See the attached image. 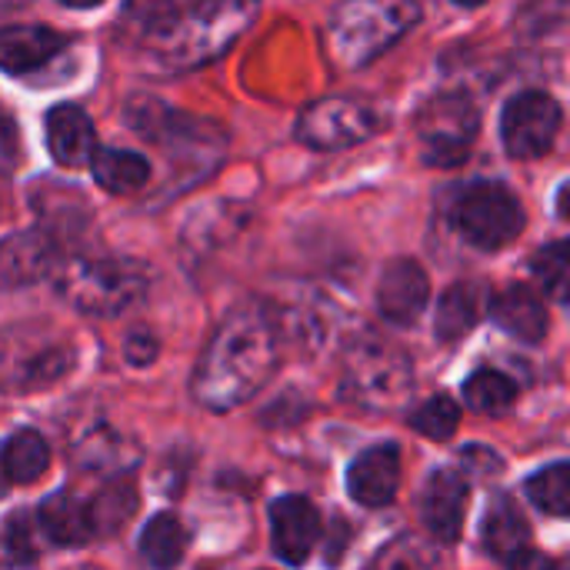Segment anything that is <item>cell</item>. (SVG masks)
<instances>
[{
    "instance_id": "cell-1",
    "label": "cell",
    "mask_w": 570,
    "mask_h": 570,
    "mask_svg": "<svg viewBox=\"0 0 570 570\" xmlns=\"http://www.w3.org/2000/svg\"><path fill=\"white\" fill-rule=\"evenodd\" d=\"M261 0H160L144 10L130 7L124 40L140 67L154 73H184L227 53L254 23Z\"/></svg>"
},
{
    "instance_id": "cell-2",
    "label": "cell",
    "mask_w": 570,
    "mask_h": 570,
    "mask_svg": "<svg viewBox=\"0 0 570 570\" xmlns=\"http://www.w3.org/2000/svg\"><path fill=\"white\" fill-rule=\"evenodd\" d=\"M281 364V334L271 307L240 304L234 307L194 371V397L207 411H234L247 404Z\"/></svg>"
},
{
    "instance_id": "cell-3",
    "label": "cell",
    "mask_w": 570,
    "mask_h": 570,
    "mask_svg": "<svg viewBox=\"0 0 570 570\" xmlns=\"http://www.w3.org/2000/svg\"><path fill=\"white\" fill-rule=\"evenodd\" d=\"M421 20L417 0H341L327 20V50L344 70H361Z\"/></svg>"
},
{
    "instance_id": "cell-4",
    "label": "cell",
    "mask_w": 570,
    "mask_h": 570,
    "mask_svg": "<svg viewBox=\"0 0 570 570\" xmlns=\"http://www.w3.org/2000/svg\"><path fill=\"white\" fill-rule=\"evenodd\" d=\"M77 364L73 341L53 324L0 331V394H33L63 381Z\"/></svg>"
},
{
    "instance_id": "cell-5",
    "label": "cell",
    "mask_w": 570,
    "mask_h": 570,
    "mask_svg": "<svg viewBox=\"0 0 570 570\" xmlns=\"http://www.w3.org/2000/svg\"><path fill=\"white\" fill-rule=\"evenodd\" d=\"M60 297L90 317H117L147 294V267L130 257H73L57 264Z\"/></svg>"
},
{
    "instance_id": "cell-6",
    "label": "cell",
    "mask_w": 570,
    "mask_h": 570,
    "mask_svg": "<svg viewBox=\"0 0 570 570\" xmlns=\"http://www.w3.org/2000/svg\"><path fill=\"white\" fill-rule=\"evenodd\" d=\"M414 384L411 357L381 337H361L347 347L341 367V397L364 411H387L407 397Z\"/></svg>"
},
{
    "instance_id": "cell-7",
    "label": "cell",
    "mask_w": 570,
    "mask_h": 570,
    "mask_svg": "<svg viewBox=\"0 0 570 570\" xmlns=\"http://www.w3.org/2000/svg\"><path fill=\"white\" fill-rule=\"evenodd\" d=\"M481 130V114L474 100L461 90L434 94L414 120V137L421 160L431 167H458L471 157Z\"/></svg>"
},
{
    "instance_id": "cell-8",
    "label": "cell",
    "mask_w": 570,
    "mask_h": 570,
    "mask_svg": "<svg viewBox=\"0 0 570 570\" xmlns=\"http://www.w3.org/2000/svg\"><path fill=\"white\" fill-rule=\"evenodd\" d=\"M454 230L481 250H501L524 230V207L508 184H468L451 207Z\"/></svg>"
},
{
    "instance_id": "cell-9",
    "label": "cell",
    "mask_w": 570,
    "mask_h": 570,
    "mask_svg": "<svg viewBox=\"0 0 570 570\" xmlns=\"http://www.w3.org/2000/svg\"><path fill=\"white\" fill-rule=\"evenodd\" d=\"M384 127V117L354 97H321L297 117L301 144L314 150H347L371 140Z\"/></svg>"
},
{
    "instance_id": "cell-10",
    "label": "cell",
    "mask_w": 570,
    "mask_h": 570,
    "mask_svg": "<svg viewBox=\"0 0 570 570\" xmlns=\"http://www.w3.org/2000/svg\"><path fill=\"white\" fill-rule=\"evenodd\" d=\"M561 124H564L561 104L548 90H524L508 100L501 114V137L511 157L534 160L554 147Z\"/></svg>"
},
{
    "instance_id": "cell-11",
    "label": "cell",
    "mask_w": 570,
    "mask_h": 570,
    "mask_svg": "<svg viewBox=\"0 0 570 570\" xmlns=\"http://www.w3.org/2000/svg\"><path fill=\"white\" fill-rule=\"evenodd\" d=\"M60 264V244L47 227L7 234L0 240V291L33 287Z\"/></svg>"
},
{
    "instance_id": "cell-12",
    "label": "cell",
    "mask_w": 570,
    "mask_h": 570,
    "mask_svg": "<svg viewBox=\"0 0 570 570\" xmlns=\"http://www.w3.org/2000/svg\"><path fill=\"white\" fill-rule=\"evenodd\" d=\"M431 301L428 274L411 257H394L377 281V311L394 327H411Z\"/></svg>"
},
{
    "instance_id": "cell-13",
    "label": "cell",
    "mask_w": 570,
    "mask_h": 570,
    "mask_svg": "<svg viewBox=\"0 0 570 570\" xmlns=\"http://www.w3.org/2000/svg\"><path fill=\"white\" fill-rule=\"evenodd\" d=\"M70 454L77 461L80 471H90V474H104V478H124L134 471V464L140 461V448L134 438L120 434L117 428H110L107 421H94L87 424L73 444H70Z\"/></svg>"
},
{
    "instance_id": "cell-14",
    "label": "cell",
    "mask_w": 570,
    "mask_h": 570,
    "mask_svg": "<svg viewBox=\"0 0 570 570\" xmlns=\"http://www.w3.org/2000/svg\"><path fill=\"white\" fill-rule=\"evenodd\" d=\"M271 538H274V554L284 564H304L321 538V514L317 508L301 498V494H287L281 501H274L271 508Z\"/></svg>"
},
{
    "instance_id": "cell-15",
    "label": "cell",
    "mask_w": 570,
    "mask_h": 570,
    "mask_svg": "<svg viewBox=\"0 0 570 570\" xmlns=\"http://www.w3.org/2000/svg\"><path fill=\"white\" fill-rule=\"evenodd\" d=\"M401 488V451L394 444H374L347 468V491L364 508H387Z\"/></svg>"
},
{
    "instance_id": "cell-16",
    "label": "cell",
    "mask_w": 570,
    "mask_h": 570,
    "mask_svg": "<svg viewBox=\"0 0 570 570\" xmlns=\"http://www.w3.org/2000/svg\"><path fill=\"white\" fill-rule=\"evenodd\" d=\"M67 33L53 27H37V23H17V27H0V70L23 77L53 60L67 47Z\"/></svg>"
},
{
    "instance_id": "cell-17",
    "label": "cell",
    "mask_w": 570,
    "mask_h": 570,
    "mask_svg": "<svg viewBox=\"0 0 570 570\" xmlns=\"http://www.w3.org/2000/svg\"><path fill=\"white\" fill-rule=\"evenodd\" d=\"M468 514V481L458 471H438L424 488V524L434 541L458 544Z\"/></svg>"
},
{
    "instance_id": "cell-18",
    "label": "cell",
    "mask_w": 570,
    "mask_h": 570,
    "mask_svg": "<svg viewBox=\"0 0 570 570\" xmlns=\"http://www.w3.org/2000/svg\"><path fill=\"white\" fill-rule=\"evenodd\" d=\"M47 147L60 167H90L97 154V130L77 104H57L47 114Z\"/></svg>"
},
{
    "instance_id": "cell-19",
    "label": "cell",
    "mask_w": 570,
    "mask_h": 570,
    "mask_svg": "<svg viewBox=\"0 0 570 570\" xmlns=\"http://www.w3.org/2000/svg\"><path fill=\"white\" fill-rule=\"evenodd\" d=\"M491 317L494 324L524 341V344H538L548 337V301L534 291V287H524V284H511L504 287L501 294L491 297Z\"/></svg>"
},
{
    "instance_id": "cell-20",
    "label": "cell",
    "mask_w": 570,
    "mask_h": 570,
    "mask_svg": "<svg viewBox=\"0 0 570 570\" xmlns=\"http://www.w3.org/2000/svg\"><path fill=\"white\" fill-rule=\"evenodd\" d=\"M481 538H484L488 554L504 564H511L518 554L531 551V524H528L524 511L518 508V501H511L508 494L494 498L488 508Z\"/></svg>"
},
{
    "instance_id": "cell-21",
    "label": "cell",
    "mask_w": 570,
    "mask_h": 570,
    "mask_svg": "<svg viewBox=\"0 0 570 570\" xmlns=\"http://www.w3.org/2000/svg\"><path fill=\"white\" fill-rule=\"evenodd\" d=\"M37 524H40V534L57 548H83L94 541L87 501L73 494H50L37 511Z\"/></svg>"
},
{
    "instance_id": "cell-22",
    "label": "cell",
    "mask_w": 570,
    "mask_h": 570,
    "mask_svg": "<svg viewBox=\"0 0 570 570\" xmlns=\"http://www.w3.org/2000/svg\"><path fill=\"white\" fill-rule=\"evenodd\" d=\"M90 170H94V180L107 194H117V197L137 194L150 180V164L134 150H100L97 147V154L90 160Z\"/></svg>"
},
{
    "instance_id": "cell-23",
    "label": "cell",
    "mask_w": 570,
    "mask_h": 570,
    "mask_svg": "<svg viewBox=\"0 0 570 570\" xmlns=\"http://www.w3.org/2000/svg\"><path fill=\"white\" fill-rule=\"evenodd\" d=\"M484 291L471 281L454 284L441 294L438 301V317H434V334L441 341H461L481 317Z\"/></svg>"
},
{
    "instance_id": "cell-24",
    "label": "cell",
    "mask_w": 570,
    "mask_h": 570,
    "mask_svg": "<svg viewBox=\"0 0 570 570\" xmlns=\"http://www.w3.org/2000/svg\"><path fill=\"white\" fill-rule=\"evenodd\" d=\"M47 464H50V448L40 431L23 428L3 444L0 468L10 484H33L37 478H43Z\"/></svg>"
},
{
    "instance_id": "cell-25",
    "label": "cell",
    "mask_w": 570,
    "mask_h": 570,
    "mask_svg": "<svg viewBox=\"0 0 570 570\" xmlns=\"http://www.w3.org/2000/svg\"><path fill=\"white\" fill-rule=\"evenodd\" d=\"M184 551H187V531L174 514H157L147 521V528L140 534V554L147 564L174 568V564H180Z\"/></svg>"
},
{
    "instance_id": "cell-26",
    "label": "cell",
    "mask_w": 570,
    "mask_h": 570,
    "mask_svg": "<svg viewBox=\"0 0 570 570\" xmlns=\"http://www.w3.org/2000/svg\"><path fill=\"white\" fill-rule=\"evenodd\" d=\"M137 511V494L134 488L120 478L110 488H104L94 501H87V514H90V528L94 538H110L117 534Z\"/></svg>"
},
{
    "instance_id": "cell-27",
    "label": "cell",
    "mask_w": 570,
    "mask_h": 570,
    "mask_svg": "<svg viewBox=\"0 0 570 570\" xmlns=\"http://www.w3.org/2000/svg\"><path fill=\"white\" fill-rule=\"evenodd\" d=\"M518 401V384L501 371H474L464 381V404L478 414H504Z\"/></svg>"
},
{
    "instance_id": "cell-28",
    "label": "cell",
    "mask_w": 570,
    "mask_h": 570,
    "mask_svg": "<svg viewBox=\"0 0 570 570\" xmlns=\"http://www.w3.org/2000/svg\"><path fill=\"white\" fill-rule=\"evenodd\" d=\"M528 498L534 501L538 511L551 518H568L570 514V468L568 461H558L544 471H538L528 481Z\"/></svg>"
},
{
    "instance_id": "cell-29",
    "label": "cell",
    "mask_w": 570,
    "mask_h": 570,
    "mask_svg": "<svg viewBox=\"0 0 570 570\" xmlns=\"http://www.w3.org/2000/svg\"><path fill=\"white\" fill-rule=\"evenodd\" d=\"M531 274L538 277V284L544 287V297L564 304L568 301V274H570V250L564 240H554L548 247H541L531 257Z\"/></svg>"
},
{
    "instance_id": "cell-30",
    "label": "cell",
    "mask_w": 570,
    "mask_h": 570,
    "mask_svg": "<svg viewBox=\"0 0 570 570\" xmlns=\"http://www.w3.org/2000/svg\"><path fill=\"white\" fill-rule=\"evenodd\" d=\"M458 424H461V407H458L448 394L428 397V401L411 414V428L421 431L428 441H448V438H454Z\"/></svg>"
},
{
    "instance_id": "cell-31",
    "label": "cell",
    "mask_w": 570,
    "mask_h": 570,
    "mask_svg": "<svg viewBox=\"0 0 570 570\" xmlns=\"http://www.w3.org/2000/svg\"><path fill=\"white\" fill-rule=\"evenodd\" d=\"M37 538H40V524L30 511H13L0 528V548L13 561H23V564L37 558V551H40Z\"/></svg>"
},
{
    "instance_id": "cell-32",
    "label": "cell",
    "mask_w": 570,
    "mask_h": 570,
    "mask_svg": "<svg viewBox=\"0 0 570 570\" xmlns=\"http://www.w3.org/2000/svg\"><path fill=\"white\" fill-rule=\"evenodd\" d=\"M157 351H160V344H157V337H154L147 327H134V331L127 334V341H124V357H127V364H134V367L154 364V361H157Z\"/></svg>"
},
{
    "instance_id": "cell-33",
    "label": "cell",
    "mask_w": 570,
    "mask_h": 570,
    "mask_svg": "<svg viewBox=\"0 0 570 570\" xmlns=\"http://www.w3.org/2000/svg\"><path fill=\"white\" fill-rule=\"evenodd\" d=\"M17 144H20V140H17V127H13V120L0 110V174L13 170L17 154H20Z\"/></svg>"
},
{
    "instance_id": "cell-34",
    "label": "cell",
    "mask_w": 570,
    "mask_h": 570,
    "mask_svg": "<svg viewBox=\"0 0 570 570\" xmlns=\"http://www.w3.org/2000/svg\"><path fill=\"white\" fill-rule=\"evenodd\" d=\"M461 461H464V471H474V474H481V478H488V474H498V471H501V458H498V454H491V451H484V448H471V451H464V454H461Z\"/></svg>"
},
{
    "instance_id": "cell-35",
    "label": "cell",
    "mask_w": 570,
    "mask_h": 570,
    "mask_svg": "<svg viewBox=\"0 0 570 570\" xmlns=\"http://www.w3.org/2000/svg\"><path fill=\"white\" fill-rule=\"evenodd\" d=\"M63 7H73V10H90V7H100L104 0H60Z\"/></svg>"
},
{
    "instance_id": "cell-36",
    "label": "cell",
    "mask_w": 570,
    "mask_h": 570,
    "mask_svg": "<svg viewBox=\"0 0 570 570\" xmlns=\"http://www.w3.org/2000/svg\"><path fill=\"white\" fill-rule=\"evenodd\" d=\"M454 3H461V7H468V10H471V7H481L484 0H454Z\"/></svg>"
}]
</instances>
